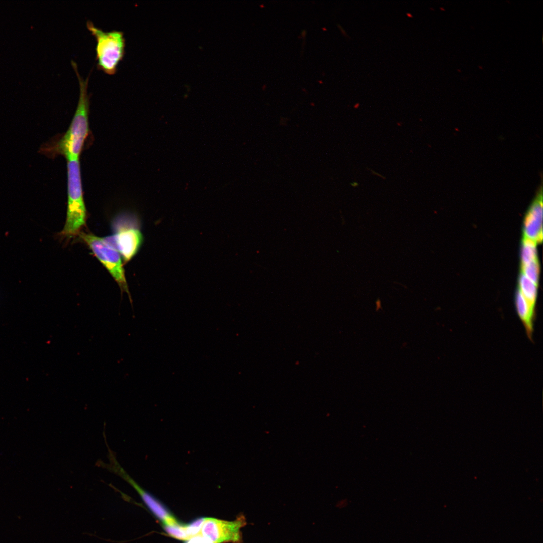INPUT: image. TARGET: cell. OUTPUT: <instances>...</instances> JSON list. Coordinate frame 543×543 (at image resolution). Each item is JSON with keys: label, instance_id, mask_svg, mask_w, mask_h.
Here are the masks:
<instances>
[{"label": "cell", "instance_id": "obj_1", "mask_svg": "<svg viewBox=\"0 0 543 543\" xmlns=\"http://www.w3.org/2000/svg\"><path fill=\"white\" fill-rule=\"evenodd\" d=\"M72 65L79 83V97L76 109L67 131L61 137H54L40 147L38 152L53 158L58 155L64 156L67 161L79 159L85 140L89 132L88 116L90 96L87 92L89 74L84 79L78 70L75 62Z\"/></svg>", "mask_w": 543, "mask_h": 543}, {"label": "cell", "instance_id": "obj_2", "mask_svg": "<svg viewBox=\"0 0 543 543\" xmlns=\"http://www.w3.org/2000/svg\"><path fill=\"white\" fill-rule=\"evenodd\" d=\"M86 26L96 40V59L98 69L108 74L116 73L125 54V39L121 31H104L87 20Z\"/></svg>", "mask_w": 543, "mask_h": 543}, {"label": "cell", "instance_id": "obj_3", "mask_svg": "<svg viewBox=\"0 0 543 543\" xmlns=\"http://www.w3.org/2000/svg\"><path fill=\"white\" fill-rule=\"evenodd\" d=\"M67 161V211L61 234L72 236L85 225L86 212L79 159Z\"/></svg>", "mask_w": 543, "mask_h": 543}, {"label": "cell", "instance_id": "obj_4", "mask_svg": "<svg viewBox=\"0 0 543 543\" xmlns=\"http://www.w3.org/2000/svg\"><path fill=\"white\" fill-rule=\"evenodd\" d=\"M80 237L89 246L94 254L109 271L121 289L131 299L127 284L121 257L118 252L105 239L92 234L81 233Z\"/></svg>", "mask_w": 543, "mask_h": 543}, {"label": "cell", "instance_id": "obj_5", "mask_svg": "<svg viewBox=\"0 0 543 543\" xmlns=\"http://www.w3.org/2000/svg\"><path fill=\"white\" fill-rule=\"evenodd\" d=\"M245 524L243 516L232 521L206 518L200 534L213 543H241L240 529Z\"/></svg>", "mask_w": 543, "mask_h": 543}, {"label": "cell", "instance_id": "obj_6", "mask_svg": "<svg viewBox=\"0 0 543 543\" xmlns=\"http://www.w3.org/2000/svg\"><path fill=\"white\" fill-rule=\"evenodd\" d=\"M110 460L112 461L111 470L120 475L135 489L150 511L162 522L163 525H172L180 523L163 504L142 488L126 473L113 455L110 454Z\"/></svg>", "mask_w": 543, "mask_h": 543}, {"label": "cell", "instance_id": "obj_7", "mask_svg": "<svg viewBox=\"0 0 543 543\" xmlns=\"http://www.w3.org/2000/svg\"><path fill=\"white\" fill-rule=\"evenodd\" d=\"M524 237L535 242L542 238V186L539 187L526 214L523 227Z\"/></svg>", "mask_w": 543, "mask_h": 543}, {"label": "cell", "instance_id": "obj_8", "mask_svg": "<svg viewBox=\"0 0 543 543\" xmlns=\"http://www.w3.org/2000/svg\"><path fill=\"white\" fill-rule=\"evenodd\" d=\"M109 239L113 241L115 248L126 262L137 253L143 240L141 231L134 228L121 229Z\"/></svg>", "mask_w": 543, "mask_h": 543}, {"label": "cell", "instance_id": "obj_9", "mask_svg": "<svg viewBox=\"0 0 543 543\" xmlns=\"http://www.w3.org/2000/svg\"><path fill=\"white\" fill-rule=\"evenodd\" d=\"M515 305L519 317L523 323L528 336L530 337L533 331L535 307L531 305L519 290L516 294Z\"/></svg>", "mask_w": 543, "mask_h": 543}, {"label": "cell", "instance_id": "obj_10", "mask_svg": "<svg viewBox=\"0 0 543 543\" xmlns=\"http://www.w3.org/2000/svg\"><path fill=\"white\" fill-rule=\"evenodd\" d=\"M537 285L535 284L522 273L519 279V290L525 298L535 307L537 297Z\"/></svg>", "mask_w": 543, "mask_h": 543}, {"label": "cell", "instance_id": "obj_11", "mask_svg": "<svg viewBox=\"0 0 543 543\" xmlns=\"http://www.w3.org/2000/svg\"><path fill=\"white\" fill-rule=\"evenodd\" d=\"M536 242L523 237L521 247L522 265H525L537 260Z\"/></svg>", "mask_w": 543, "mask_h": 543}, {"label": "cell", "instance_id": "obj_12", "mask_svg": "<svg viewBox=\"0 0 543 543\" xmlns=\"http://www.w3.org/2000/svg\"><path fill=\"white\" fill-rule=\"evenodd\" d=\"M163 527L165 532L174 538L181 540L190 539L187 533L185 525L179 523L172 525H163Z\"/></svg>", "mask_w": 543, "mask_h": 543}, {"label": "cell", "instance_id": "obj_13", "mask_svg": "<svg viewBox=\"0 0 543 543\" xmlns=\"http://www.w3.org/2000/svg\"><path fill=\"white\" fill-rule=\"evenodd\" d=\"M522 273L535 284H538L539 266L538 260L522 265Z\"/></svg>", "mask_w": 543, "mask_h": 543}, {"label": "cell", "instance_id": "obj_14", "mask_svg": "<svg viewBox=\"0 0 543 543\" xmlns=\"http://www.w3.org/2000/svg\"><path fill=\"white\" fill-rule=\"evenodd\" d=\"M205 519L206 518H198L191 523L185 525L187 533L190 538L200 534L202 525Z\"/></svg>", "mask_w": 543, "mask_h": 543}, {"label": "cell", "instance_id": "obj_15", "mask_svg": "<svg viewBox=\"0 0 543 543\" xmlns=\"http://www.w3.org/2000/svg\"><path fill=\"white\" fill-rule=\"evenodd\" d=\"M186 543H213L201 534L191 537Z\"/></svg>", "mask_w": 543, "mask_h": 543}, {"label": "cell", "instance_id": "obj_16", "mask_svg": "<svg viewBox=\"0 0 543 543\" xmlns=\"http://www.w3.org/2000/svg\"><path fill=\"white\" fill-rule=\"evenodd\" d=\"M351 184L353 187H356L358 185V184L356 182H354L352 183H351Z\"/></svg>", "mask_w": 543, "mask_h": 543}]
</instances>
